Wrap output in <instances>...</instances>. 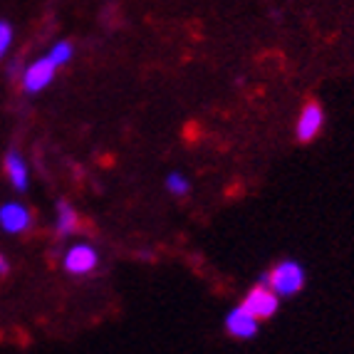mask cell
<instances>
[{
	"mask_svg": "<svg viewBox=\"0 0 354 354\" xmlns=\"http://www.w3.org/2000/svg\"><path fill=\"white\" fill-rule=\"evenodd\" d=\"M266 275H268V288H270L280 300H283V297L297 295V292L305 288V268L292 258L278 260Z\"/></svg>",
	"mask_w": 354,
	"mask_h": 354,
	"instance_id": "cell-1",
	"label": "cell"
},
{
	"mask_svg": "<svg viewBox=\"0 0 354 354\" xmlns=\"http://www.w3.org/2000/svg\"><path fill=\"white\" fill-rule=\"evenodd\" d=\"M57 70L59 67L50 59V55L37 57L35 62H30V65L23 70V75H20V84H23V89L28 92V95H35V92H42V89H48L50 84H53Z\"/></svg>",
	"mask_w": 354,
	"mask_h": 354,
	"instance_id": "cell-2",
	"label": "cell"
},
{
	"mask_svg": "<svg viewBox=\"0 0 354 354\" xmlns=\"http://www.w3.org/2000/svg\"><path fill=\"white\" fill-rule=\"evenodd\" d=\"M322 127H325V109H322V104L317 100L305 102L295 122V139L300 144H310L313 139L319 136Z\"/></svg>",
	"mask_w": 354,
	"mask_h": 354,
	"instance_id": "cell-3",
	"label": "cell"
},
{
	"mask_svg": "<svg viewBox=\"0 0 354 354\" xmlns=\"http://www.w3.org/2000/svg\"><path fill=\"white\" fill-rule=\"evenodd\" d=\"M100 266V253L92 243H75L65 250L62 258V268L70 275H89L92 270H97Z\"/></svg>",
	"mask_w": 354,
	"mask_h": 354,
	"instance_id": "cell-4",
	"label": "cell"
},
{
	"mask_svg": "<svg viewBox=\"0 0 354 354\" xmlns=\"http://www.w3.org/2000/svg\"><path fill=\"white\" fill-rule=\"evenodd\" d=\"M245 310H248L250 315H253L255 319H270L272 315L278 313V307H280V297L272 292L268 285H253V288L248 290V295L243 297L241 302Z\"/></svg>",
	"mask_w": 354,
	"mask_h": 354,
	"instance_id": "cell-5",
	"label": "cell"
},
{
	"mask_svg": "<svg viewBox=\"0 0 354 354\" xmlns=\"http://www.w3.org/2000/svg\"><path fill=\"white\" fill-rule=\"evenodd\" d=\"M223 325H225V332H228L230 337H236V339H253L260 330V319H255L245 307L238 305L225 315Z\"/></svg>",
	"mask_w": 354,
	"mask_h": 354,
	"instance_id": "cell-6",
	"label": "cell"
},
{
	"mask_svg": "<svg viewBox=\"0 0 354 354\" xmlns=\"http://www.w3.org/2000/svg\"><path fill=\"white\" fill-rule=\"evenodd\" d=\"M32 225V213L28 206L18 201H8L0 206V228L10 233V236H18Z\"/></svg>",
	"mask_w": 354,
	"mask_h": 354,
	"instance_id": "cell-7",
	"label": "cell"
},
{
	"mask_svg": "<svg viewBox=\"0 0 354 354\" xmlns=\"http://www.w3.org/2000/svg\"><path fill=\"white\" fill-rule=\"evenodd\" d=\"M3 169H6L8 178H10L12 189L18 191V194H25L30 189V169L25 164L23 153L18 149H10L6 153V161H3Z\"/></svg>",
	"mask_w": 354,
	"mask_h": 354,
	"instance_id": "cell-8",
	"label": "cell"
},
{
	"mask_svg": "<svg viewBox=\"0 0 354 354\" xmlns=\"http://www.w3.org/2000/svg\"><path fill=\"white\" fill-rule=\"evenodd\" d=\"M77 228H80V213L75 211L70 201H57V218H55V230H57L59 238L75 236Z\"/></svg>",
	"mask_w": 354,
	"mask_h": 354,
	"instance_id": "cell-9",
	"label": "cell"
},
{
	"mask_svg": "<svg viewBox=\"0 0 354 354\" xmlns=\"http://www.w3.org/2000/svg\"><path fill=\"white\" fill-rule=\"evenodd\" d=\"M48 55L57 67H65L67 62L75 57V45H72L70 40H59V42H55L53 50H50Z\"/></svg>",
	"mask_w": 354,
	"mask_h": 354,
	"instance_id": "cell-10",
	"label": "cell"
},
{
	"mask_svg": "<svg viewBox=\"0 0 354 354\" xmlns=\"http://www.w3.org/2000/svg\"><path fill=\"white\" fill-rule=\"evenodd\" d=\"M166 191H169L171 196H186L191 191V183H189V178L183 176V174L174 171V174H169V176H166Z\"/></svg>",
	"mask_w": 354,
	"mask_h": 354,
	"instance_id": "cell-11",
	"label": "cell"
},
{
	"mask_svg": "<svg viewBox=\"0 0 354 354\" xmlns=\"http://www.w3.org/2000/svg\"><path fill=\"white\" fill-rule=\"evenodd\" d=\"M12 37H15V30L8 20H0V59L6 57L12 48Z\"/></svg>",
	"mask_w": 354,
	"mask_h": 354,
	"instance_id": "cell-12",
	"label": "cell"
},
{
	"mask_svg": "<svg viewBox=\"0 0 354 354\" xmlns=\"http://www.w3.org/2000/svg\"><path fill=\"white\" fill-rule=\"evenodd\" d=\"M8 272H10V260L0 253V278H3V275H8Z\"/></svg>",
	"mask_w": 354,
	"mask_h": 354,
	"instance_id": "cell-13",
	"label": "cell"
}]
</instances>
